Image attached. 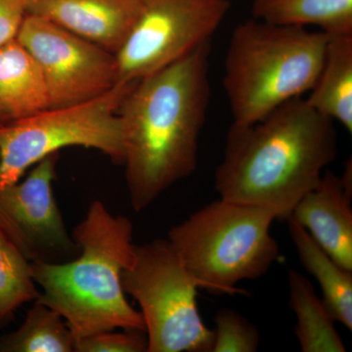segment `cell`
<instances>
[{"instance_id":"6da1fadb","label":"cell","mask_w":352,"mask_h":352,"mask_svg":"<svg viewBox=\"0 0 352 352\" xmlns=\"http://www.w3.org/2000/svg\"><path fill=\"white\" fill-rule=\"evenodd\" d=\"M210 41L135 83L119 116L131 207L140 212L191 175L210 100Z\"/></svg>"},{"instance_id":"7a4b0ae2","label":"cell","mask_w":352,"mask_h":352,"mask_svg":"<svg viewBox=\"0 0 352 352\" xmlns=\"http://www.w3.org/2000/svg\"><path fill=\"white\" fill-rule=\"evenodd\" d=\"M333 124L302 96L254 124H231L214 173L219 198L268 208L286 219L335 161Z\"/></svg>"},{"instance_id":"3957f363","label":"cell","mask_w":352,"mask_h":352,"mask_svg":"<svg viewBox=\"0 0 352 352\" xmlns=\"http://www.w3.org/2000/svg\"><path fill=\"white\" fill-rule=\"evenodd\" d=\"M132 233L131 220L95 200L72 235L78 256L66 263H32L41 288L38 300L61 315L76 340L117 329L145 331L122 285V270L133 258Z\"/></svg>"},{"instance_id":"277c9868","label":"cell","mask_w":352,"mask_h":352,"mask_svg":"<svg viewBox=\"0 0 352 352\" xmlns=\"http://www.w3.org/2000/svg\"><path fill=\"white\" fill-rule=\"evenodd\" d=\"M328 34L252 18L235 28L224 61L223 85L232 124H254L314 87Z\"/></svg>"},{"instance_id":"5b68a950","label":"cell","mask_w":352,"mask_h":352,"mask_svg":"<svg viewBox=\"0 0 352 352\" xmlns=\"http://www.w3.org/2000/svg\"><path fill=\"white\" fill-rule=\"evenodd\" d=\"M276 219L270 208L219 198L173 226L168 240L200 288L234 295L279 258L270 232Z\"/></svg>"},{"instance_id":"8992f818","label":"cell","mask_w":352,"mask_h":352,"mask_svg":"<svg viewBox=\"0 0 352 352\" xmlns=\"http://www.w3.org/2000/svg\"><path fill=\"white\" fill-rule=\"evenodd\" d=\"M122 285L140 307L147 352H212L214 330L204 323L197 305L200 285L170 241L134 245Z\"/></svg>"},{"instance_id":"52a82bcc","label":"cell","mask_w":352,"mask_h":352,"mask_svg":"<svg viewBox=\"0 0 352 352\" xmlns=\"http://www.w3.org/2000/svg\"><path fill=\"white\" fill-rule=\"evenodd\" d=\"M134 85L119 82L94 100L0 126V187L20 182L31 166L71 146L98 150L124 164L119 110Z\"/></svg>"},{"instance_id":"ba28073f","label":"cell","mask_w":352,"mask_h":352,"mask_svg":"<svg viewBox=\"0 0 352 352\" xmlns=\"http://www.w3.org/2000/svg\"><path fill=\"white\" fill-rule=\"evenodd\" d=\"M138 20L116 53L119 82L136 83L182 59L212 36L230 0H140Z\"/></svg>"},{"instance_id":"9c48e42d","label":"cell","mask_w":352,"mask_h":352,"mask_svg":"<svg viewBox=\"0 0 352 352\" xmlns=\"http://www.w3.org/2000/svg\"><path fill=\"white\" fill-rule=\"evenodd\" d=\"M16 38L43 73L50 109L94 100L119 83L113 53L50 21L25 15Z\"/></svg>"},{"instance_id":"30bf717a","label":"cell","mask_w":352,"mask_h":352,"mask_svg":"<svg viewBox=\"0 0 352 352\" xmlns=\"http://www.w3.org/2000/svg\"><path fill=\"white\" fill-rule=\"evenodd\" d=\"M58 157H44L24 182L0 187V233L32 263H66L80 254L53 193Z\"/></svg>"},{"instance_id":"8fae6325","label":"cell","mask_w":352,"mask_h":352,"mask_svg":"<svg viewBox=\"0 0 352 352\" xmlns=\"http://www.w3.org/2000/svg\"><path fill=\"white\" fill-rule=\"evenodd\" d=\"M352 168L342 175L325 170L314 188L300 199L289 217L310 234L342 267L352 271Z\"/></svg>"},{"instance_id":"7c38bea8","label":"cell","mask_w":352,"mask_h":352,"mask_svg":"<svg viewBox=\"0 0 352 352\" xmlns=\"http://www.w3.org/2000/svg\"><path fill=\"white\" fill-rule=\"evenodd\" d=\"M140 9V0H25L27 15L50 21L113 54L126 41Z\"/></svg>"},{"instance_id":"4fadbf2b","label":"cell","mask_w":352,"mask_h":352,"mask_svg":"<svg viewBox=\"0 0 352 352\" xmlns=\"http://www.w3.org/2000/svg\"><path fill=\"white\" fill-rule=\"evenodd\" d=\"M50 109L36 60L17 38L0 47V126Z\"/></svg>"},{"instance_id":"5bb4252c","label":"cell","mask_w":352,"mask_h":352,"mask_svg":"<svg viewBox=\"0 0 352 352\" xmlns=\"http://www.w3.org/2000/svg\"><path fill=\"white\" fill-rule=\"evenodd\" d=\"M305 100L352 133V32L328 34L323 63Z\"/></svg>"},{"instance_id":"9a60e30c","label":"cell","mask_w":352,"mask_h":352,"mask_svg":"<svg viewBox=\"0 0 352 352\" xmlns=\"http://www.w3.org/2000/svg\"><path fill=\"white\" fill-rule=\"evenodd\" d=\"M286 220L300 263L320 286L322 300L335 321L351 331L352 271L333 261L293 217Z\"/></svg>"},{"instance_id":"2e32d148","label":"cell","mask_w":352,"mask_h":352,"mask_svg":"<svg viewBox=\"0 0 352 352\" xmlns=\"http://www.w3.org/2000/svg\"><path fill=\"white\" fill-rule=\"evenodd\" d=\"M289 307L295 312L296 337L302 352H344L335 319L315 291L298 271H289Z\"/></svg>"},{"instance_id":"e0dca14e","label":"cell","mask_w":352,"mask_h":352,"mask_svg":"<svg viewBox=\"0 0 352 352\" xmlns=\"http://www.w3.org/2000/svg\"><path fill=\"white\" fill-rule=\"evenodd\" d=\"M252 13L270 24L314 25L327 34L352 32V0H254Z\"/></svg>"},{"instance_id":"ac0fdd59","label":"cell","mask_w":352,"mask_h":352,"mask_svg":"<svg viewBox=\"0 0 352 352\" xmlns=\"http://www.w3.org/2000/svg\"><path fill=\"white\" fill-rule=\"evenodd\" d=\"M75 342L61 315L36 300L20 328L0 338V351L75 352Z\"/></svg>"},{"instance_id":"d6986e66","label":"cell","mask_w":352,"mask_h":352,"mask_svg":"<svg viewBox=\"0 0 352 352\" xmlns=\"http://www.w3.org/2000/svg\"><path fill=\"white\" fill-rule=\"evenodd\" d=\"M41 296L32 263L0 233V325L25 302Z\"/></svg>"},{"instance_id":"ffe728a7","label":"cell","mask_w":352,"mask_h":352,"mask_svg":"<svg viewBox=\"0 0 352 352\" xmlns=\"http://www.w3.org/2000/svg\"><path fill=\"white\" fill-rule=\"evenodd\" d=\"M212 352L258 351L261 336L258 328L239 312L221 308L214 317Z\"/></svg>"},{"instance_id":"44dd1931","label":"cell","mask_w":352,"mask_h":352,"mask_svg":"<svg viewBox=\"0 0 352 352\" xmlns=\"http://www.w3.org/2000/svg\"><path fill=\"white\" fill-rule=\"evenodd\" d=\"M145 331L124 329V332L106 331L75 342V352H147Z\"/></svg>"},{"instance_id":"7402d4cb","label":"cell","mask_w":352,"mask_h":352,"mask_svg":"<svg viewBox=\"0 0 352 352\" xmlns=\"http://www.w3.org/2000/svg\"><path fill=\"white\" fill-rule=\"evenodd\" d=\"M25 15V0H0V47L16 38Z\"/></svg>"}]
</instances>
